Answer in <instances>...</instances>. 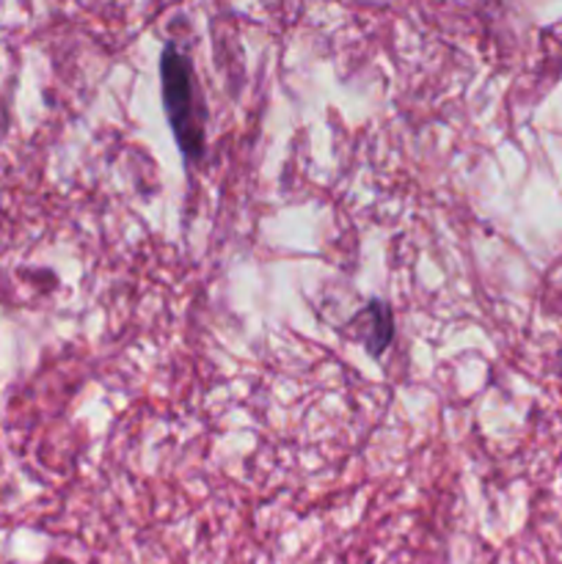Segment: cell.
<instances>
[{
    "mask_svg": "<svg viewBox=\"0 0 562 564\" xmlns=\"http://www.w3.org/2000/svg\"><path fill=\"white\" fill-rule=\"evenodd\" d=\"M350 334L367 347V352L372 358H383V352L389 350L391 339H395V314L386 301H369L356 317L347 323Z\"/></svg>",
    "mask_w": 562,
    "mask_h": 564,
    "instance_id": "obj_2",
    "label": "cell"
},
{
    "mask_svg": "<svg viewBox=\"0 0 562 564\" xmlns=\"http://www.w3.org/2000/svg\"><path fill=\"white\" fill-rule=\"evenodd\" d=\"M160 97L176 149L187 165L198 163L207 147V108L198 91L193 61L174 42L165 44L160 53Z\"/></svg>",
    "mask_w": 562,
    "mask_h": 564,
    "instance_id": "obj_1",
    "label": "cell"
}]
</instances>
